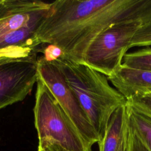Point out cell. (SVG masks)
Masks as SVG:
<instances>
[{"mask_svg":"<svg viewBox=\"0 0 151 151\" xmlns=\"http://www.w3.org/2000/svg\"><path fill=\"white\" fill-rule=\"evenodd\" d=\"M142 0H57L36 31L42 44L58 47L65 57L83 63L95 38L109 27L123 21L144 20Z\"/></svg>","mask_w":151,"mask_h":151,"instance_id":"obj_1","label":"cell"},{"mask_svg":"<svg viewBox=\"0 0 151 151\" xmlns=\"http://www.w3.org/2000/svg\"><path fill=\"white\" fill-rule=\"evenodd\" d=\"M53 61L100 140L113 113L127 104V100L110 85L107 76L87 65L71 60L63 54Z\"/></svg>","mask_w":151,"mask_h":151,"instance_id":"obj_2","label":"cell"},{"mask_svg":"<svg viewBox=\"0 0 151 151\" xmlns=\"http://www.w3.org/2000/svg\"><path fill=\"white\" fill-rule=\"evenodd\" d=\"M38 141L56 143L70 151H91L45 86L38 79L33 109Z\"/></svg>","mask_w":151,"mask_h":151,"instance_id":"obj_3","label":"cell"},{"mask_svg":"<svg viewBox=\"0 0 151 151\" xmlns=\"http://www.w3.org/2000/svg\"><path fill=\"white\" fill-rule=\"evenodd\" d=\"M38 51L0 50V110L22 101L31 92L38 80Z\"/></svg>","mask_w":151,"mask_h":151,"instance_id":"obj_4","label":"cell"},{"mask_svg":"<svg viewBox=\"0 0 151 151\" xmlns=\"http://www.w3.org/2000/svg\"><path fill=\"white\" fill-rule=\"evenodd\" d=\"M50 3L2 0L0 3V50L27 45L46 15Z\"/></svg>","mask_w":151,"mask_h":151,"instance_id":"obj_5","label":"cell"},{"mask_svg":"<svg viewBox=\"0 0 151 151\" xmlns=\"http://www.w3.org/2000/svg\"><path fill=\"white\" fill-rule=\"evenodd\" d=\"M145 22L132 20L109 27L90 44L83 63L107 77L111 76L122 65L134 35Z\"/></svg>","mask_w":151,"mask_h":151,"instance_id":"obj_6","label":"cell"},{"mask_svg":"<svg viewBox=\"0 0 151 151\" xmlns=\"http://www.w3.org/2000/svg\"><path fill=\"white\" fill-rule=\"evenodd\" d=\"M38 79L52 94L84 141L90 146L98 143L99 137L55 63L41 56L38 60Z\"/></svg>","mask_w":151,"mask_h":151,"instance_id":"obj_7","label":"cell"},{"mask_svg":"<svg viewBox=\"0 0 151 151\" xmlns=\"http://www.w3.org/2000/svg\"><path fill=\"white\" fill-rule=\"evenodd\" d=\"M107 78L127 100L151 93V71L130 68L122 65Z\"/></svg>","mask_w":151,"mask_h":151,"instance_id":"obj_8","label":"cell"},{"mask_svg":"<svg viewBox=\"0 0 151 151\" xmlns=\"http://www.w3.org/2000/svg\"><path fill=\"white\" fill-rule=\"evenodd\" d=\"M127 115V104L120 106L113 113L103 136L98 142L99 151L119 150L124 139Z\"/></svg>","mask_w":151,"mask_h":151,"instance_id":"obj_9","label":"cell"},{"mask_svg":"<svg viewBox=\"0 0 151 151\" xmlns=\"http://www.w3.org/2000/svg\"><path fill=\"white\" fill-rule=\"evenodd\" d=\"M128 124L149 151H151V119L140 113L127 103Z\"/></svg>","mask_w":151,"mask_h":151,"instance_id":"obj_10","label":"cell"},{"mask_svg":"<svg viewBox=\"0 0 151 151\" xmlns=\"http://www.w3.org/2000/svg\"><path fill=\"white\" fill-rule=\"evenodd\" d=\"M122 65L130 68L151 71V48H145L126 53L123 57Z\"/></svg>","mask_w":151,"mask_h":151,"instance_id":"obj_11","label":"cell"},{"mask_svg":"<svg viewBox=\"0 0 151 151\" xmlns=\"http://www.w3.org/2000/svg\"><path fill=\"white\" fill-rule=\"evenodd\" d=\"M151 45V20L144 23L134 35L130 48Z\"/></svg>","mask_w":151,"mask_h":151,"instance_id":"obj_12","label":"cell"},{"mask_svg":"<svg viewBox=\"0 0 151 151\" xmlns=\"http://www.w3.org/2000/svg\"><path fill=\"white\" fill-rule=\"evenodd\" d=\"M124 145L126 151H149L130 129L128 124V115L125 129Z\"/></svg>","mask_w":151,"mask_h":151,"instance_id":"obj_13","label":"cell"},{"mask_svg":"<svg viewBox=\"0 0 151 151\" xmlns=\"http://www.w3.org/2000/svg\"><path fill=\"white\" fill-rule=\"evenodd\" d=\"M127 103L140 113L151 119V97L147 96L134 97L127 100Z\"/></svg>","mask_w":151,"mask_h":151,"instance_id":"obj_14","label":"cell"},{"mask_svg":"<svg viewBox=\"0 0 151 151\" xmlns=\"http://www.w3.org/2000/svg\"><path fill=\"white\" fill-rule=\"evenodd\" d=\"M38 151H70L61 145L47 140L38 141Z\"/></svg>","mask_w":151,"mask_h":151,"instance_id":"obj_15","label":"cell"},{"mask_svg":"<svg viewBox=\"0 0 151 151\" xmlns=\"http://www.w3.org/2000/svg\"><path fill=\"white\" fill-rule=\"evenodd\" d=\"M118 151H126L125 150V145H124V141L123 142V143L122 144V145L120 146L119 149Z\"/></svg>","mask_w":151,"mask_h":151,"instance_id":"obj_16","label":"cell"},{"mask_svg":"<svg viewBox=\"0 0 151 151\" xmlns=\"http://www.w3.org/2000/svg\"><path fill=\"white\" fill-rule=\"evenodd\" d=\"M146 96H149V97H151V93H150V94H147V95H146Z\"/></svg>","mask_w":151,"mask_h":151,"instance_id":"obj_17","label":"cell"},{"mask_svg":"<svg viewBox=\"0 0 151 151\" xmlns=\"http://www.w3.org/2000/svg\"><path fill=\"white\" fill-rule=\"evenodd\" d=\"M2 0H0V3L2 2Z\"/></svg>","mask_w":151,"mask_h":151,"instance_id":"obj_18","label":"cell"}]
</instances>
